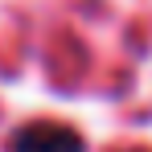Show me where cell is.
<instances>
[{"instance_id":"cell-1","label":"cell","mask_w":152,"mask_h":152,"mask_svg":"<svg viewBox=\"0 0 152 152\" xmlns=\"http://www.w3.org/2000/svg\"><path fill=\"white\" fill-rule=\"evenodd\" d=\"M8 152H82V136L66 124H25L21 132H12Z\"/></svg>"}]
</instances>
